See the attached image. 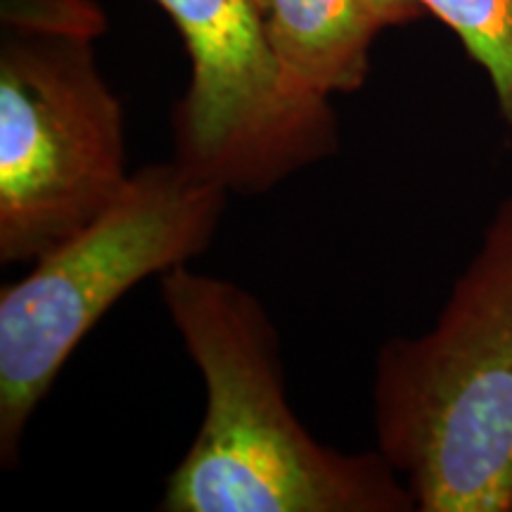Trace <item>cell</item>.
<instances>
[{
	"mask_svg": "<svg viewBox=\"0 0 512 512\" xmlns=\"http://www.w3.org/2000/svg\"><path fill=\"white\" fill-rule=\"evenodd\" d=\"M370 15L375 17V22L380 24V29H392V27H406V24L418 22L420 17H425L420 0H363Z\"/></svg>",
	"mask_w": 512,
	"mask_h": 512,
	"instance_id": "ba28073f",
	"label": "cell"
},
{
	"mask_svg": "<svg viewBox=\"0 0 512 512\" xmlns=\"http://www.w3.org/2000/svg\"><path fill=\"white\" fill-rule=\"evenodd\" d=\"M375 444L420 512H512V195L437 320L382 344Z\"/></svg>",
	"mask_w": 512,
	"mask_h": 512,
	"instance_id": "7a4b0ae2",
	"label": "cell"
},
{
	"mask_svg": "<svg viewBox=\"0 0 512 512\" xmlns=\"http://www.w3.org/2000/svg\"><path fill=\"white\" fill-rule=\"evenodd\" d=\"M420 5L458 36L486 74L512 140V0H420Z\"/></svg>",
	"mask_w": 512,
	"mask_h": 512,
	"instance_id": "52a82bcc",
	"label": "cell"
},
{
	"mask_svg": "<svg viewBox=\"0 0 512 512\" xmlns=\"http://www.w3.org/2000/svg\"><path fill=\"white\" fill-rule=\"evenodd\" d=\"M230 192L171 162L131 174L117 202L0 292V463L15 467L36 408L98 320L152 275L207 252Z\"/></svg>",
	"mask_w": 512,
	"mask_h": 512,
	"instance_id": "3957f363",
	"label": "cell"
},
{
	"mask_svg": "<svg viewBox=\"0 0 512 512\" xmlns=\"http://www.w3.org/2000/svg\"><path fill=\"white\" fill-rule=\"evenodd\" d=\"M275 60L320 98L354 93L370 74L380 24L363 0H256Z\"/></svg>",
	"mask_w": 512,
	"mask_h": 512,
	"instance_id": "8992f818",
	"label": "cell"
},
{
	"mask_svg": "<svg viewBox=\"0 0 512 512\" xmlns=\"http://www.w3.org/2000/svg\"><path fill=\"white\" fill-rule=\"evenodd\" d=\"M190 57L174 159L228 192L259 195L335 155L337 114L283 72L256 0H155Z\"/></svg>",
	"mask_w": 512,
	"mask_h": 512,
	"instance_id": "5b68a950",
	"label": "cell"
},
{
	"mask_svg": "<svg viewBox=\"0 0 512 512\" xmlns=\"http://www.w3.org/2000/svg\"><path fill=\"white\" fill-rule=\"evenodd\" d=\"M131 181L124 107L93 38L0 29V261H34Z\"/></svg>",
	"mask_w": 512,
	"mask_h": 512,
	"instance_id": "277c9868",
	"label": "cell"
},
{
	"mask_svg": "<svg viewBox=\"0 0 512 512\" xmlns=\"http://www.w3.org/2000/svg\"><path fill=\"white\" fill-rule=\"evenodd\" d=\"M162 304L200 370L207 408L162 512H413L382 453L320 444L287 401L280 339L259 297L219 275H159Z\"/></svg>",
	"mask_w": 512,
	"mask_h": 512,
	"instance_id": "6da1fadb",
	"label": "cell"
}]
</instances>
